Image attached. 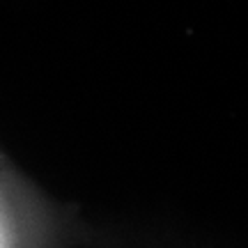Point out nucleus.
<instances>
[{
    "instance_id": "nucleus-1",
    "label": "nucleus",
    "mask_w": 248,
    "mask_h": 248,
    "mask_svg": "<svg viewBox=\"0 0 248 248\" xmlns=\"http://www.w3.org/2000/svg\"><path fill=\"white\" fill-rule=\"evenodd\" d=\"M0 248H7V234H5V225L0 221Z\"/></svg>"
}]
</instances>
